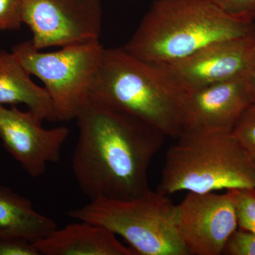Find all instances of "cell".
Masks as SVG:
<instances>
[{
	"mask_svg": "<svg viewBox=\"0 0 255 255\" xmlns=\"http://www.w3.org/2000/svg\"><path fill=\"white\" fill-rule=\"evenodd\" d=\"M232 133L255 160V102L242 114Z\"/></svg>",
	"mask_w": 255,
	"mask_h": 255,
	"instance_id": "obj_16",
	"label": "cell"
},
{
	"mask_svg": "<svg viewBox=\"0 0 255 255\" xmlns=\"http://www.w3.org/2000/svg\"><path fill=\"white\" fill-rule=\"evenodd\" d=\"M248 36H255V22L229 16L215 0H155L124 48L168 65L216 42Z\"/></svg>",
	"mask_w": 255,
	"mask_h": 255,
	"instance_id": "obj_2",
	"label": "cell"
},
{
	"mask_svg": "<svg viewBox=\"0 0 255 255\" xmlns=\"http://www.w3.org/2000/svg\"><path fill=\"white\" fill-rule=\"evenodd\" d=\"M102 0H23V23L37 50L100 41Z\"/></svg>",
	"mask_w": 255,
	"mask_h": 255,
	"instance_id": "obj_7",
	"label": "cell"
},
{
	"mask_svg": "<svg viewBox=\"0 0 255 255\" xmlns=\"http://www.w3.org/2000/svg\"><path fill=\"white\" fill-rule=\"evenodd\" d=\"M131 1H137V0H131Z\"/></svg>",
	"mask_w": 255,
	"mask_h": 255,
	"instance_id": "obj_22",
	"label": "cell"
},
{
	"mask_svg": "<svg viewBox=\"0 0 255 255\" xmlns=\"http://www.w3.org/2000/svg\"><path fill=\"white\" fill-rule=\"evenodd\" d=\"M243 78L253 102H255V43Z\"/></svg>",
	"mask_w": 255,
	"mask_h": 255,
	"instance_id": "obj_21",
	"label": "cell"
},
{
	"mask_svg": "<svg viewBox=\"0 0 255 255\" xmlns=\"http://www.w3.org/2000/svg\"><path fill=\"white\" fill-rule=\"evenodd\" d=\"M223 254L255 255V233L242 229L236 230L226 242Z\"/></svg>",
	"mask_w": 255,
	"mask_h": 255,
	"instance_id": "obj_18",
	"label": "cell"
},
{
	"mask_svg": "<svg viewBox=\"0 0 255 255\" xmlns=\"http://www.w3.org/2000/svg\"><path fill=\"white\" fill-rule=\"evenodd\" d=\"M252 103L243 78L188 91L183 106L182 133L204 130L232 132Z\"/></svg>",
	"mask_w": 255,
	"mask_h": 255,
	"instance_id": "obj_10",
	"label": "cell"
},
{
	"mask_svg": "<svg viewBox=\"0 0 255 255\" xmlns=\"http://www.w3.org/2000/svg\"><path fill=\"white\" fill-rule=\"evenodd\" d=\"M23 23V0H0V31H16Z\"/></svg>",
	"mask_w": 255,
	"mask_h": 255,
	"instance_id": "obj_17",
	"label": "cell"
},
{
	"mask_svg": "<svg viewBox=\"0 0 255 255\" xmlns=\"http://www.w3.org/2000/svg\"><path fill=\"white\" fill-rule=\"evenodd\" d=\"M255 188V160L232 132L188 131L166 154L157 191L208 193Z\"/></svg>",
	"mask_w": 255,
	"mask_h": 255,
	"instance_id": "obj_4",
	"label": "cell"
},
{
	"mask_svg": "<svg viewBox=\"0 0 255 255\" xmlns=\"http://www.w3.org/2000/svg\"><path fill=\"white\" fill-rule=\"evenodd\" d=\"M56 229L55 221L36 211L29 199L0 185V236L24 238L35 243Z\"/></svg>",
	"mask_w": 255,
	"mask_h": 255,
	"instance_id": "obj_14",
	"label": "cell"
},
{
	"mask_svg": "<svg viewBox=\"0 0 255 255\" xmlns=\"http://www.w3.org/2000/svg\"><path fill=\"white\" fill-rule=\"evenodd\" d=\"M34 244L24 238L0 236V255H38Z\"/></svg>",
	"mask_w": 255,
	"mask_h": 255,
	"instance_id": "obj_20",
	"label": "cell"
},
{
	"mask_svg": "<svg viewBox=\"0 0 255 255\" xmlns=\"http://www.w3.org/2000/svg\"><path fill=\"white\" fill-rule=\"evenodd\" d=\"M176 227L189 255L223 254L238 228L232 189L225 194L189 192L176 205Z\"/></svg>",
	"mask_w": 255,
	"mask_h": 255,
	"instance_id": "obj_8",
	"label": "cell"
},
{
	"mask_svg": "<svg viewBox=\"0 0 255 255\" xmlns=\"http://www.w3.org/2000/svg\"><path fill=\"white\" fill-rule=\"evenodd\" d=\"M43 119L31 110L0 105V139L6 151L31 177H41L58 162L70 134L68 127L45 128Z\"/></svg>",
	"mask_w": 255,
	"mask_h": 255,
	"instance_id": "obj_9",
	"label": "cell"
},
{
	"mask_svg": "<svg viewBox=\"0 0 255 255\" xmlns=\"http://www.w3.org/2000/svg\"><path fill=\"white\" fill-rule=\"evenodd\" d=\"M105 48L95 41L41 52L29 40L18 43L12 52L26 71L43 82L57 122H70L90 100Z\"/></svg>",
	"mask_w": 255,
	"mask_h": 255,
	"instance_id": "obj_6",
	"label": "cell"
},
{
	"mask_svg": "<svg viewBox=\"0 0 255 255\" xmlns=\"http://www.w3.org/2000/svg\"><path fill=\"white\" fill-rule=\"evenodd\" d=\"M225 13L243 21L255 20V0H215Z\"/></svg>",
	"mask_w": 255,
	"mask_h": 255,
	"instance_id": "obj_19",
	"label": "cell"
},
{
	"mask_svg": "<svg viewBox=\"0 0 255 255\" xmlns=\"http://www.w3.org/2000/svg\"><path fill=\"white\" fill-rule=\"evenodd\" d=\"M187 92L165 65L140 59L117 47L105 48L90 99L124 111L164 136L177 139Z\"/></svg>",
	"mask_w": 255,
	"mask_h": 255,
	"instance_id": "obj_3",
	"label": "cell"
},
{
	"mask_svg": "<svg viewBox=\"0 0 255 255\" xmlns=\"http://www.w3.org/2000/svg\"><path fill=\"white\" fill-rule=\"evenodd\" d=\"M68 215L107 228L138 255H189L176 227V205L159 191L127 200L98 198Z\"/></svg>",
	"mask_w": 255,
	"mask_h": 255,
	"instance_id": "obj_5",
	"label": "cell"
},
{
	"mask_svg": "<svg viewBox=\"0 0 255 255\" xmlns=\"http://www.w3.org/2000/svg\"><path fill=\"white\" fill-rule=\"evenodd\" d=\"M255 43V36L216 42L165 66L176 81L184 90L190 91L243 78Z\"/></svg>",
	"mask_w": 255,
	"mask_h": 255,
	"instance_id": "obj_11",
	"label": "cell"
},
{
	"mask_svg": "<svg viewBox=\"0 0 255 255\" xmlns=\"http://www.w3.org/2000/svg\"><path fill=\"white\" fill-rule=\"evenodd\" d=\"M33 244L40 255H138L135 250L122 244L110 230L86 221L58 228Z\"/></svg>",
	"mask_w": 255,
	"mask_h": 255,
	"instance_id": "obj_12",
	"label": "cell"
},
{
	"mask_svg": "<svg viewBox=\"0 0 255 255\" xmlns=\"http://www.w3.org/2000/svg\"><path fill=\"white\" fill-rule=\"evenodd\" d=\"M72 169L90 200L134 199L151 190L148 169L165 136L143 121L90 99L76 118Z\"/></svg>",
	"mask_w": 255,
	"mask_h": 255,
	"instance_id": "obj_1",
	"label": "cell"
},
{
	"mask_svg": "<svg viewBox=\"0 0 255 255\" xmlns=\"http://www.w3.org/2000/svg\"><path fill=\"white\" fill-rule=\"evenodd\" d=\"M240 229L255 234V189H233Z\"/></svg>",
	"mask_w": 255,
	"mask_h": 255,
	"instance_id": "obj_15",
	"label": "cell"
},
{
	"mask_svg": "<svg viewBox=\"0 0 255 255\" xmlns=\"http://www.w3.org/2000/svg\"><path fill=\"white\" fill-rule=\"evenodd\" d=\"M24 105L43 120L57 122L44 87L38 86L13 52L0 49V105Z\"/></svg>",
	"mask_w": 255,
	"mask_h": 255,
	"instance_id": "obj_13",
	"label": "cell"
}]
</instances>
